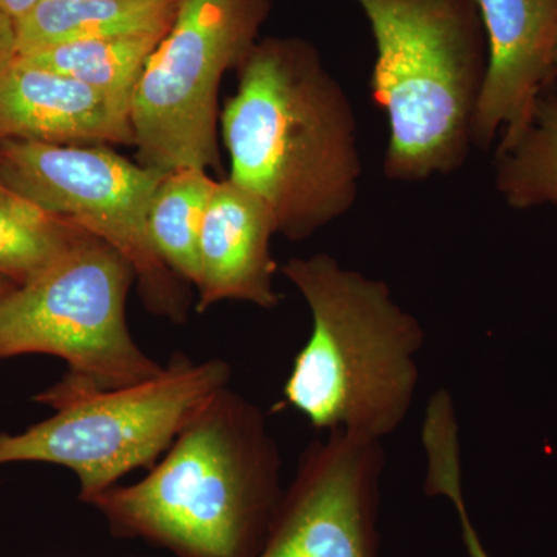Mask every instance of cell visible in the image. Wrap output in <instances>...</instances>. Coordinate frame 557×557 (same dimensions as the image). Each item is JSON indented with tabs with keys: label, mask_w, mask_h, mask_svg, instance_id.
<instances>
[{
	"label": "cell",
	"mask_w": 557,
	"mask_h": 557,
	"mask_svg": "<svg viewBox=\"0 0 557 557\" xmlns=\"http://www.w3.org/2000/svg\"><path fill=\"white\" fill-rule=\"evenodd\" d=\"M222 112L231 182L269 205L277 234L309 239L358 199L362 160L350 98L298 36L259 39Z\"/></svg>",
	"instance_id": "cell-1"
},
{
	"label": "cell",
	"mask_w": 557,
	"mask_h": 557,
	"mask_svg": "<svg viewBox=\"0 0 557 557\" xmlns=\"http://www.w3.org/2000/svg\"><path fill=\"white\" fill-rule=\"evenodd\" d=\"M281 469L265 413L226 386L189 417L145 479L89 505L115 536L174 557H258L284 493Z\"/></svg>",
	"instance_id": "cell-2"
},
{
	"label": "cell",
	"mask_w": 557,
	"mask_h": 557,
	"mask_svg": "<svg viewBox=\"0 0 557 557\" xmlns=\"http://www.w3.org/2000/svg\"><path fill=\"white\" fill-rule=\"evenodd\" d=\"M309 306L313 329L293 361L284 399L311 426L381 440L412 408L424 330L384 281L325 252L281 269Z\"/></svg>",
	"instance_id": "cell-3"
},
{
	"label": "cell",
	"mask_w": 557,
	"mask_h": 557,
	"mask_svg": "<svg viewBox=\"0 0 557 557\" xmlns=\"http://www.w3.org/2000/svg\"><path fill=\"white\" fill-rule=\"evenodd\" d=\"M376 44L370 94L386 112L388 180L460 171L487 65L475 0H357Z\"/></svg>",
	"instance_id": "cell-4"
},
{
	"label": "cell",
	"mask_w": 557,
	"mask_h": 557,
	"mask_svg": "<svg viewBox=\"0 0 557 557\" xmlns=\"http://www.w3.org/2000/svg\"><path fill=\"white\" fill-rule=\"evenodd\" d=\"M223 359L177 354L145 383L98 388L62 376L35 399L53 416L20 434H0V465L40 461L75 472L90 504L135 469L156 467L189 417L231 381Z\"/></svg>",
	"instance_id": "cell-5"
},
{
	"label": "cell",
	"mask_w": 557,
	"mask_h": 557,
	"mask_svg": "<svg viewBox=\"0 0 557 557\" xmlns=\"http://www.w3.org/2000/svg\"><path fill=\"white\" fill-rule=\"evenodd\" d=\"M135 274L116 249L86 234L0 299V359L51 355L65 376L98 388L145 383L164 366L135 343L126 318Z\"/></svg>",
	"instance_id": "cell-6"
},
{
	"label": "cell",
	"mask_w": 557,
	"mask_h": 557,
	"mask_svg": "<svg viewBox=\"0 0 557 557\" xmlns=\"http://www.w3.org/2000/svg\"><path fill=\"white\" fill-rule=\"evenodd\" d=\"M270 11L271 0H182L132 100L139 164L219 170L220 81L256 46Z\"/></svg>",
	"instance_id": "cell-7"
},
{
	"label": "cell",
	"mask_w": 557,
	"mask_h": 557,
	"mask_svg": "<svg viewBox=\"0 0 557 557\" xmlns=\"http://www.w3.org/2000/svg\"><path fill=\"white\" fill-rule=\"evenodd\" d=\"M164 175L102 146L0 141V180L36 207L116 249L134 270L146 309L183 324L189 310L186 282L160 258L148 225Z\"/></svg>",
	"instance_id": "cell-8"
},
{
	"label": "cell",
	"mask_w": 557,
	"mask_h": 557,
	"mask_svg": "<svg viewBox=\"0 0 557 557\" xmlns=\"http://www.w3.org/2000/svg\"><path fill=\"white\" fill-rule=\"evenodd\" d=\"M383 443L336 429L300 454L258 557H381Z\"/></svg>",
	"instance_id": "cell-9"
},
{
	"label": "cell",
	"mask_w": 557,
	"mask_h": 557,
	"mask_svg": "<svg viewBox=\"0 0 557 557\" xmlns=\"http://www.w3.org/2000/svg\"><path fill=\"white\" fill-rule=\"evenodd\" d=\"M487 42L472 143L487 150L515 138L539 94L557 76V0H475Z\"/></svg>",
	"instance_id": "cell-10"
},
{
	"label": "cell",
	"mask_w": 557,
	"mask_h": 557,
	"mask_svg": "<svg viewBox=\"0 0 557 557\" xmlns=\"http://www.w3.org/2000/svg\"><path fill=\"white\" fill-rule=\"evenodd\" d=\"M274 234L276 222L265 201L230 178L218 182L201 226L197 310L225 300L276 309Z\"/></svg>",
	"instance_id": "cell-11"
},
{
	"label": "cell",
	"mask_w": 557,
	"mask_h": 557,
	"mask_svg": "<svg viewBox=\"0 0 557 557\" xmlns=\"http://www.w3.org/2000/svg\"><path fill=\"white\" fill-rule=\"evenodd\" d=\"M134 146L131 116L79 81L14 60L0 70V141Z\"/></svg>",
	"instance_id": "cell-12"
},
{
	"label": "cell",
	"mask_w": 557,
	"mask_h": 557,
	"mask_svg": "<svg viewBox=\"0 0 557 557\" xmlns=\"http://www.w3.org/2000/svg\"><path fill=\"white\" fill-rule=\"evenodd\" d=\"M182 0H39L16 22L17 57L79 40L166 36Z\"/></svg>",
	"instance_id": "cell-13"
},
{
	"label": "cell",
	"mask_w": 557,
	"mask_h": 557,
	"mask_svg": "<svg viewBox=\"0 0 557 557\" xmlns=\"http://www.w3.org/2000/svg\"><path fill=\"white\" fill-rule=\"evenodd\" d=\"M494 185L508 207L557 209V76L515 138L498 143Z\"/></svg>",
	"instance_id": "cell-14"
},
{
	"label": "cell",
	"mask_w": 557,
	"mask_h": 557,
	"mask_svg": "<svg viewBox=\"0 0 557 557\" xmlns=\"http://www.w3.org/2000/svg\"><path fill=\"white\" fill-rule=\"evenodd\" d=\"M164 36L139 35L79 40L17 57L33 67L51 70L101 91L131 116L143 70Z\"/></svg>",
	"instance_id": "cell-15"
},
{
	"label": "cell",
	"mask_w": 557,
	"mask_h": 557,
	"mask_svg": "<svg viewBox=\"0 0 557 557\" xmlns=\"http://www.w3.org/2000/svg\"><path fill=\"white\" fill-rule=\"evenodd\" d=\"M218 182L208 171L180 170L164 175L149 209V234L163 262L186 284L200 277V234Z\"/></svg>",
	"instance_id": "cell-16"
},
{
	"label": "cell",
	"mask_w": 557,
	"mask_h": 557,
	"mask_svg": "<svg viewBox=\"0 0 557 557\" xmlns=\"http://www.w3.org/2000/svg\"><path fill=\"white\" fill-rule=\"evenodd\" d=\"M86 234L36 207L0 180V276L25 284Z\"/></svg>",
	"instance_id": "cell-17"
},
{
	"label": "cell",
	"mask_w": 557,
	"mask_h": 557,
	"mask_svg": "<svg viewBox=\"0 0 557 557\" xmlns=\"http://www.w3.org/2000/svg\"><path fill=\"white\" fill-rule=\"evenodd\" d=\"M426 491L428 496L449 498L450 504L456 508L468 557H491L468 515L467 502H465L463 497V486H461V465L448 463L445 467L435 469L434 474L428 480Z\"/></svg>",
	"instance_id": "cell-18"
},
{
	"label": "cell",
	"mask_w": 557,
	"mask_h": 557,
	"mask_svg": "<svg viewBox=\"0 0 557 557\" xmlns=\"http://www.w3.org/2000/svg\"><path fill=\"white\" fill-rule=\"evenodd\" d=\"M17 58L16 22L0 11V70Z\"/></svg>",
	"instance_id": "cell-19"
},
{
	"label": "cell",
	"mask_w": 557,
	"mask_h": 557,
	"mask_svg": "<svg viewBox=\"0 0 557 557\" xmlns=\"http://www.w3.org/2000/svg\"><path fill=\"white\" fill-rule=\"evenodd\" d=\"M38 2L39 0H0V11L10 16L11 20L17 21Z\"/></svg>",
	"instance_id": "cell-20"
},
{
	"label": "cell",
	"mask_w": 557,
	"mask_h": 557,
	"mask_svg": "<svg viewBox=\"0 0 557 557\" xmlns=\"http://www.w3.org/2000/svg\"><path fill=\"white\" fill-rule=\"evenodd\" d=\"M14 287H17V285L13 284L9 278L0 276V299L5 298Z\"/></svg>",
	"instance_id": "cell-21"
},
{
	"label": "cell",
	"mask_w": 557,
	"mask_h": 557,
	"mask_svg": "<svg viewBox=\"0 0 557 557\" xmlns=\"http://www.w3.org/2000/svg\"><path fill=\"white\" fill-rule=\"evenodd\" d=\"M556 70H557V47H556Z\"/></svg>",
	"instance_id": "cell-22"
}]
</instances>
